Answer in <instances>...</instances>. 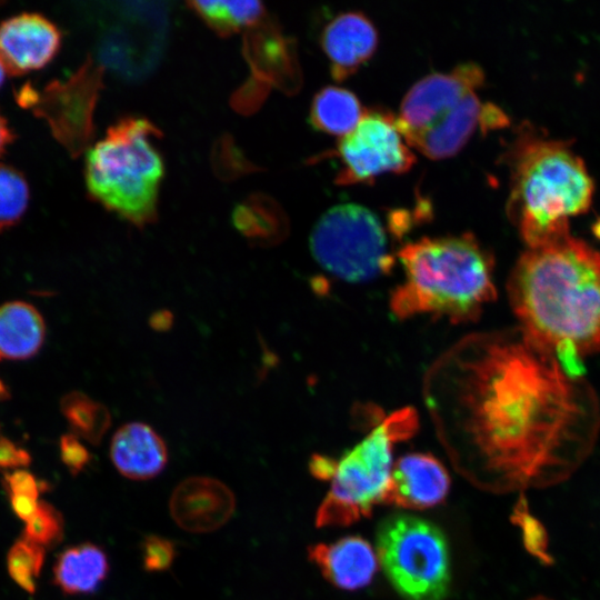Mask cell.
<instances>
[{"instance_id": "obj_42", "label": "cell", "mask_w": 600, "mask_h": 600, "mask_svg": "<svg viewBox=\"0 0 600 600\" xmlns=\"http://www.w3.org/2000/svg\"><path fill=\"white\" fill-rule=\"evenodd\" d=\"M529 600H553V599L548 598L546 596H534V597L530 598Z\"/></svg>"}, {"instance_id": "obj_24", "label": "cell", "mask_w": 600, "mask_h": 600, "mask_svg": "<svg viewBox=\"0 0 600 600\" xmlns=\"http://www.w3.org/2000/svg\"><path fill=\"white\" fill-rule=\"evenodd\" d=\"M206 24L221 37L250 28L264 17L260 1H191L188 3Z\"/></svg>"}, {"instance_id": "obj_6", "label": "cell", "mask_w": 600, "mask_h": 600, "mask_svg": "<svg viewBox=\"0 0 600 600\" xmlns=\"http://www.w3.org/2000/svg\"><path fill=\"white\" fill-rule=\"evenodd\" d=\"M483 81L481 67L464 62L413 83L396 116L408 146L434 160L460 151L480 126L483 104L476 91Z\"/></svg>"}, {"instance_id": "obj_18", "label": "cell", "mask_w": 600, "mask_h": 600, "mask_svg": "<svg viewBox=\"0 0 600 600\" xmlns=\"http://www.w3.org/2000/svg\"><path fill=\"white\" fill-rule=\"evenodd\" d=\"M309 558L336 587L356 590L368 586L378 569L371 546L358 536L309 548Z\"/></svg>"}, {"instance_id": "obj_39", "label": "cell", "mask_w": 600, "mask_h": 600, "mask_svg": "<svg viewBox=\"0 0 600 600\" xmlns=\"http://www.w3.org/2000/svg\"><path fill=\"white\" fill-rule=\"evenodd\" d=\"M14 141V132L9 126L7 119L0 112V158L4 154L8 147Z\"/></svg>"}, {"instance_id": "obj_32", "label": "cell", "mask_w": 600, "mask_h": 600, "mask_svg": "<svg viewBox=\"0 0 600 600\" xmlns=\"http://www.w3.org/2000/svg\"><path fill=\"white\" fill-rule=\"evenodd\" d=\"M554 357L562 371L571 379H583L586 368L583 357L577 346L569 341L562 340L553 348Z\"/></svg>"}, {"instance_id": "obj_19", "label": "cell", "mask_w": 600, "mask_h": 600, "mask_svg": "<svg viewBox=\"0 0 600 600\" xmlns=\"http://www.w3.org/2000/svg\"><path fill=\"white\" fill-rule=\"evenodd\" d=\"M110 457L124 477L147 480L158 476L168 461V449L163 439L142 422H129L113 434Z\"/></svg>"}, {"instance_id": "obj_23", "label": "cell", "mask_w": 600, "mask_h": 600, "mask_svg": "<svg viewBox=\"0 0 600 600\" xmlns=\"http://www.w3.org/2000/svg\"><path fill=\"white\" fill-rule=\"evenodd\" d=\"M231 221L252 246L273 244L284 232L279 209L262 194H252L237 203Z\"/></svg>"}, {"instance_id": "obj_30", "label": "cell", "mask_w": 600, "mask_h": 600, "mask_svg": "<svg viewBox=\"0 0 600 600\" xmlns=\"http://www.w3.org/2000/svg\"><path fill=\"white\" fill-rule=\"evenodd\" d=\"M62 534L63 521L58 510L39 501L34 514L27 521L23 538L41 547H51L61 540Z\"/></svg>"}, {"instance_id": "obj_12", "label": "cell", "mask_w": 600, "mask_h": 600, "mask_svg": "<svg viewBox=\"0 0 600 600\" xmlns=\"http://www.w3.org/2000/svg\"><path fill=\"white\" fill-rule=\"evenodd\" d=\"M104 68L90 56L66 81H52L38 92L36 113L46 118L57 140L72 157L88 149L94 136L93 113L103 89Z\"/></svg>"}, {"instance_id": "obj_11", "label": "cell", "mask_w": 600, "mask_h": 600, "mask_svg": "<svg viewBox=\"0 0 600 600\" xmlns=\"http://www.w3.org/2000/svg\"><path fill=\"white\" fill-rule=\"evenodd\" d=\"M336 153L342 162L336 183L342 186L369 182L387 172H404L414 162L396 116L373 110H366L359 123L339 138Z\"/></svg>"}, {"instance_id": "obj_41", "label": "cell", "mask_w": 600, "mask_h": 600, "mask_svg": "<svg viewBox=\"0 0 600 600\" xmlns=\"http://www.w3.org/2000/svg\"><path fill=\"white\" fill-rule=\"evenodd\" d=\"M592 233L600 240V218H598L592 227H591Z\"/></svg>"}, {"instance_id": "obj_13", "label": "cell", "mask_w": 600, "mask_h": 600, "mask_svg": "<svg viewBox=\"0 0 600 600\" xmlns=\"http://www.w3.org/2000/svg\"><path fill=\"white\" fill-rule=\"evenodd\" d=\"M62 33L38 12H21L0 21V58L11 76L39 70L58 54Z\"/></svg>"}, {"instance_id": "obj_38", "label": "cell", "mask_w": 600, "mask_h": 600, "mask_svg": "<svg viewBox=\"0 0 600 600\" xmlns=\"http://www.w3.org/2000/svg\"><path fill=\"white\" fill-rule=\"evenodd\" d=\"M173 319V313L170 310H157L150 316L149 326L158 332H164L172 328Z\"/></svg>"}, {"instance_id": "obj_16", "label": "cell", "mask_w": 600, "mask_h": 600, "mask_svg": "<svg viewBox=\"0 0 600 600\" xmlns=\"http://www.w3.org/2000/svg\"><path fill=\"white\" fill-rule=\"evenodd\" d=\"M449 487L450 478L439 460L428 453H409L393 466L382 502L426 509L440 503Z\"/></svg>"}, {"instance_id": "obj_3", "label": "cell", "mask_w": 600, "mask_h": 600, "mask_svg": "<svg viewBox=\"0 0 600 600\" xmlns=\"http://www.w3.org/2000/svg\"><path fill=\"white\" fill-rule=\"evenodd\" d=\"M403 282L390 297L398 319L417 314L446 317L454 323L474 321L496 299L494 259L476 237H423L398 252Z\"/></svg>"}, {"instance_id": "obj_2", "label": "cell", "mask_w": 600, "mask_h": 600, "mask_svg": "<svg viewBox=\"0 0 600 600\" xmlns=\"http://www.w3.org/2000/svg\"><path fill=\"white\" fill-rule=\"evenodd\" d=\"M519 328L552 349L573 342L584 358L600 351V252L568 236L528 248L507 283Z\"/></svg>"}, {"instance_id": "obj_35", "label": "cell", "mask_w": 600, "mask_h": 600, "mask_svg": "<svg viewBox=\"0 0 600 600\" xmlns=\"http://www.w3.org/2000/svg\"><path fill=\"white\" fill-rule=\"evenodd\" d=\"M30 457L27 452L18 449L7 439H0V467H18L28 464Z\"/></svg>"}, {"instance_id": "obj_34", "label": "cell", "mask_w": 600, "mask_h": 600, "mask_svg": "<svg viewBox=\"0 0 600 600\" xmlns=\"http://www.w3.org/2000/svg\"><path fill=\"white\" fill-rule=\"evenodd\" d=\"M10 496H27L38 499L39 484L34 477L22 470H17L6 477Z\"/></svg>"}, {"instance_id": "obj_28", "label": "cell", "mask_w": 600, "mask_h": 600, "mask_svg": "<svg viewBox=\"0 0 600 600\" xmlns=\"http://www.w3.org/2000/svg\"><path fill=\"white\" fill-rule=\"evenodd\" d=\"M44 560L43 547L23 538L8 553V571L26 591L33 592Z\"/></svg>"}, {"instance_id": "obj_25", "label": "cell", "mask_w": 600, "mask_h": 600, "mask_svg": "<svg viewBox=\"0 0 600 600\" xmlns=\"http://www.w3.org/2000/svg\"><path fill=\"white\" fill-rule=\"evenodd\" d=\"M61 410L71 429L93 444L101 441L111 424L109 409L79 391L64 396Z\"/></svg>"}, {"instance_id": "obj_1", "label": "cell", "mask_w": 600, "mask_h": 600, "mask_svg": "<svg viewBox=\"0 0 600 600\" xmlns=\"http://www.w3.org/2000/svg\"><path fill=\"white\" fill-rule=\"evenodd\" d=\"M428 406L501 491L568 479L600 431L598 397L519 327L468 337L431 372Z\"/></svg>"}, {"instance_id": "obj_43", "label": "cell", "mask_w": 600, "mask_h": 600, "mask_svg": "<svg viewBox=\"0 0 600 600\" xmlns=\"http://www.w3.org/2000/svg\"><path fill=\"white\" fill-rule=\"evenodd\" d=\"M4 393V387L2 386V383L0 382V396Z\"/></svg>"}, {"instance_id": "obj_7", "label": "cell", "mask_w": 600, "mask_h": 600, "mask_svg": "<svg viewBox=\"0 0 600 600\" xmlns=\"http://www.w3.org/2000/svg\"><path fill=\"white\" fill-rule=\"evenodd\" d=\"M418 416L403 408L378 423L350 451L333 460L331 488L317 512V526H348L382 502L392 471L393 444L413 436Z\"/></svg>"}, {"instance_id": "obj_5", "label": "cell", "mask_w": 600, "mask_h": 600, "mask_svg": "<svg viewBox=\"0 0 600 600\" xmlns=\"http://www.w3.org/2000/svg\"><path fill=\"white\" fill-rule=\"evenodd\" d=\"M161 136L149 119L126 116L86 156L88 194L137 228L157 220L164 162L153 140Z\"/></svg>"}, {"instance_id": "obj_44", "label": "cell", "mask_w": 600, "mask_h": 600, "mask_svg": "<svg viewBox=\"0 0 600 600\" xmlns=\"http://www.w3.org/2000/svg\"><path fill=\"white\" fill-rule=\"evenodd\" d=\"M0 4H3V2H2V1H0Z\"/></svg>"}, {"instance_id": "obj_20", "label": "cell", "mask_w": 600, "mask_h": 600, "mask_svg": "<svg viewBox=\"0 0 600 600\" xmlns=\"http://www.w3.org/2000/svg\"><path fill=\"white\" fill-rule=\"evenodd\" d=\"M109 572L104 551L93 543H81L61 552L53 568L56 584L68 594L93 593Z\"/></svg>"}, {"instance_id": "obj_37", "label": "cell", "mask_w": 600, "mask_h": 600, "mask_svg": "<svg viewBox=\"0 0 600 600\" xmlns=\"http://www.w3.org/2000/svg\"><path fill=\"white\" fill-rule=\"evenodd\" d=\"M11 506L18 517L29 521L34 514L39 501L36 498L27 496H10Z\"/></svg>"}, {"instance_id": "obj_14", "label": "cell", "mask_w": 600, "mask_h": 600, "mask_svg": "<svg viewBox=\"0 0 600 600\" xmlns=\"http://www.w3.org/2000/svg\"><path fill=\"white\" fill-rule=\"evenodd\" d=\"M169 507L180 528L202 533L223 526L234 511L236 500L232 491L221 481L209 477H190L176 487Z\"/></svg>"}, {"instance_id": "obj_10", "label": "cell", "mask_w": 600, "mask_h": 600, "mask_svg": "<svg viewBox=\"0 0 600 600\" xmlns=\"http://www.w3.org/2000/svg\"><path fill=\"white\" fill-rule=\"evenodd\" d=\"M97 44L100 66L122 80L139 81L159 63L168 34L164 2H116L106 9Z\"/></svg>"}, {"instance_id": "obj_15", "label": "cell", "mask_w": 600, "mask_h": 600, "mask_svg": "<svg viewBox=\"0 0 600 600\" xmlns=\"http://www.w3.org/2000/svg\"><path fill=\"white\" fill-rule=\"evenodd\" d=\"M242 53L251 70L243 84L250 90L266 98L271 86L289 88L294 74L291 43L272 20L263 17L247 29Z\"/></svg>"}, {"instance_id": "obj_29", "label": "cell", "mask_w": 600, "mask_h": 600, "mask_svg": "<svg viewBox=\"0 0 600 600\" xmlns=\"http://www.w3.org/2000/svg\"><path fill=\"white\" fill-rule=\"evenodd\" d=\"M210 161L214 174L223 181L236 180L259 169L246 158L228 133L219 137L213 143Z\"/></svg>"}, {"instance_id": "obj_4", "label": "cell", "mask_w": 600, "mask_h": 600, "mask_svg": "<svg viewBox=\"0 0 600 600\" xmlns=\"http://www.w3.org/2000/svg\"><path fill=\"white\" fill-rule=\"evenodd\" d=\"M511 168L508 212L529 248L557 242L569 233V216L586 211L593 181L583 160L566 141L527 129L507 158Z\"/></svg>"}, {"instance_id": "obj_27", "label": "cell", "mask_w": 600, "mask_h": 600, "mask_svg": "<svg viewBox=\"0 0 600 600\" xmlns=\"http://www.w3.org/2000/svg\"><path fill=\"white\" fill-rule=\"evenodd\" d=\"M511 522L521 531V539L526 550L544 566L553 564V557L549 552V538L543 523L531 512L528 500L520 494L511 512Z\"/></svg>"}, {"instance_id": "obj_21", "label": "cell", "mask_w": 600, "mask_h": 600, "mask_svg": "<svg viewBox=\"0 0 600 600\" xmlns=\"http://www.w3.org/2000/svg\"><path fill=\"white\" fill-rule=\"evenodd\" d=\"M44 321L31 304L14 301L0 307V357L27 359L41 348Z\"/></svg>"}, {"instance_id": "obj_33", "label": "cell", "mask_w": 600, "mask_h": 600, "mask_svg": "<svg viewBox=\"0 0 600 600\" xmlns=\"http://www.w3.org/2000/svg\"><path fill=\"white\" fill-rule=\"evenodd\" d=\"M62 462L72 474H78L91 461L88 449L73 434H64L60 440Z\"/></svg>"}, {"instance_id": "obj_9", "label": "cell", "mask_w": 600, "mask_h": 600, "mask_svg": "<svg viewBox=\"0 0 600 600\" xmlns=\"http://www.w3.org/2000/svg\"><path fill=\"white\" fill-rule=\"evenodd\" d=\"M309 246L324 270L348 282L371 280L394 262L380 219L357 203L328 209L316 222Z\"/></svg>"}, {"instance_id": "obj_31", "label": "cell", "mask_w": 600, "mask_h": 600, "mask_svg": "<svg viewBox=\"0 0 600 600\" xmlns=\"http://www.w3.org/2000/svg\"><path fill=\"white\" fill-rule=\"evenodd\" d=\"M143 569L149 572L168 570L176 557L173 543L159 536H148L141 544Z\"/></svg>"}, {"instance_id": "obj_40", "label": "cell", "mask_w": 600, "mask_h": 600, "mask_svg": "<svg viewBox=\"0 0 600 600\" xmlns=\"http://www.w3.org/2000/svg\"><path fill=\"white\" fill-rule=\"evenodd\" d=\"M9 74L6 64L3 63L2 59L0 58V88L6 81L7 76Z\"/></svg>"}, {"instance_id": "obj_8", "label": "cell", "mask_w": 600, "mask_h": 600, "mask_svg": "<svg viewBox=\"0 0 600 600\" xmlns=\"http://www.w3.org/2000/svg\"><path fill=\"white\" fill-rule=\"evenodd\" d=\"M377 549L389 581L406 600H443L450 583V559L443 533L407 514L384 519Z\"/></svg>"}, {"instance_id": "obj_22", "label": "cell", "mask_w": 600, "mask_h": 600, "mask_svg": "<svg viewBox=\"0 0 600 600\" xmlns=\"http://www.w3.org/2000/svg\"><path fill=\"white\" fill-rule=\"evenodd\" d=\"M364 111L352 91L326 86L312 99L309 120L314 129L341 138L359 123Z\"/></svg>"}, {"instance_id": "obj_36", "label": "cell", "mask_w": 600, "mask_h": 600, "mask_svg": "<svg viewBox=\"0 0 600 600\" xmlns=\"http://www.w3.org/2000/svg\"><path fill=\"white\" fill-rule=\"evenodd\" d=\"M508 123L509 119L502 109L489 102L483 104L480 120L482 131L501 128Z\"/></svg>"}, {"instance_id": "obj_17", "label": "cell", "mask_w": 600, "mask_h": 600, "mask_svg": "<svg viewBox=\"0 0 600 600\" xmlns=\"http://www.w3.org/2000/svg\"><path fill=\"white\" fill-rule=\"evenodd\" d=\"M321 46L332 77L341 81L371 58L378 46V32L362 12L346 11L324 27Z\"/></svg>"}, {"instance_id": "obj_26", "label": "cell", "mask_w": 600, "mask_h": 600, "mask_svg": "<svg viewBox=\"0 0 600 600\" xmlns=\"http://www.w3.org/2000/svg\"><path fill=\"white\" fill-rule=\"evenodd\" d=\"M30 200L26 176L17 168L0 162V232L17 224Z\"/></svg>"}]
</instances>
